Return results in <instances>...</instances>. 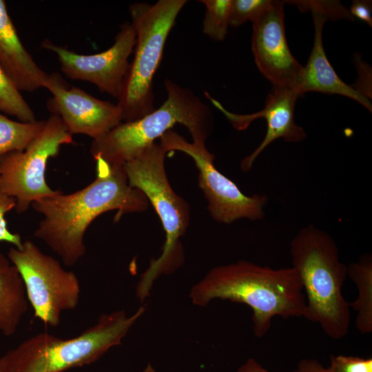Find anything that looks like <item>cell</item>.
<instances>
[{
    "label": "cell",
    "mask_w": 372,
    "mask_h": 372,
    "mask_svg": "<svg viewBox=\"0 0 372 372\" xmlns=\"http://www.w3.org/2000/svg\"><path fill=\"white\" fill-rule=\"evenodd\" d=\"M285 3L296 6L301 12L310 11L311 14L323 17L327 21H354L353 17L339 1L291 0Z\"/></svg>",
    "instance_id": "cell-22"
},
{
    "label": "cell",
    "mask_w": 372,
    "mask_h": 372,
    "mask_svg": "<svg viewBox=\"0 0 372 372\" xmlns=\"http://www.w3.org/2000/svg\"><path fill=\"white\" fill-rule=\"evenodd\" d=\"M166 154L160 143L154 142L123 165L130 186L145 195L165 232L162 254L151 260L136 285V294L141 302L149 296L156 278L162 274L173 273L184 260L180 238L189 225V207L174 192L168 181L165 168Z\"/></svg>",
    "instance_id": "cell-6"
},
{
    "label": "cell",
    "mask_w": 372,
    "mask_h": 372,
    "mask_svg": "<svg viewBox=\"0 0 372 372\" xmlns=\"http://www.w3.org/2000/svg\"><path fill=\"white\" fill-rule=\"evenodd\" d=\"M28 307L19 271L8 256L0 252V332L6 336L14 334Z\"/></svg>",
    "instance_id": "cell-17"
},
{
    "label": "cell",
    "mask_w": 372,
    "mask_h": 372,
    "mask_svg": "<svg viewBox=\"0 0 372 372\" xmlns=\"http://www.w3.org/2000/svg\"><path fill=\"white\" fill-rule=\"evenodd\" d=\"M7 256L22 278L34 317L46 326H59L62 312L79 304L81 286L76 275L30 240L23 241L21 248L10 247Z\"/></svg>",
    "instance_id": "cell-8"
},
{
    "label": "cell",
    "mask_w": 372,
    "mask_h": 372,
    "mask_svg": "<svg viewBox=\"0 0 372 372\" xmlns=\"http://www.w3.org/2000/svg\"><path fill=\"white\" fill-rule=\"evenodd\" d=\"M167 97L151 113L122 122L101 138L93 140L90 153L109 165H123L176 124L185 125L193 141H205L213 130L210 108L190 89L171 79L165 81Z\"/></svg>",
    "instance_id": "cell-4"
},
{
    "label": "cell",
    "mask_w": 372,
    "mask_h": 372,
    "mask_svg": "<svg viewBox=\"0 0 372 372\" xmlns=\"http://www.w3.org/2000/svg\"><path fill=\"white\" fill-rule=\"evenodd\" d=\"M136 32L131 22L120 26L114 44L92 54H81L46 39L41 47L56 54L63 74L72 80L94 84L100 92L118 97L134 51Z\"/></svg>",
    "instance_id": "cell-11"
},
{
    "label": "cell",
    "mask_w": 372,
    "mask_h": 372,
    "mask_svg": "<svg viewBox=\"0 0 372 372\" xmlns=\"http://www.w3.org/2000/svg\"><path fill=\"white\" fill-rule=\"evenodd\" d=\"M0 112L14 116L21 122L37 121L34 111L1 65Z\"/></svg>",
    "instance_id": "cell-20"
},
{
    "label": "cell",
    "mask_w": 372,
    "mask_h": 372,
    "mask_svg": "<svg viewBox=\"0 0 372 372\" xmlns=\"http://www.w3.org/2000/svg\"><path fill=\"white\" fill-rule=\"evenodd\" d=\"M349 12L353 18L356 17L370 27L372 26V3L369 0H355L352 2Z\"/></svg>",
    "instance_id": "cell-27"
},
{
    "label": "cell",
    "mask_w": 372,
    "mask_h": 372,
    "mask_svg": "<svg viewBox=\"0 0 372 372\" xmlns=\"http://www.w3.org/2000/svg\"><path fill=\"white\" fill-rule=\"evenodd\" d=\"M73 142L72 135L61 118L51 114L43 130L25 150L0 156L1 187L16 200L18 214L27 211L33 202L60 192L46 183L48 162L59 154L62 145Z\"/></svg>",
    "instance_id": "cell-9"
},
{
    "label": "cell",
    "mask_w": 372,
    "mask_h": 372,
    "mask_svg": "<svg viewBox=\"0 0 372 372\" xmlns=\"http://www.w3.org/2000/svg\"><path fill=\"white\" fill-rule=\"evenodd\" d=\"M284 1L273 3L253 23L251 50L256 64L272 86L294 89L303 69L286 39Z\"/></svg>",
    "instance_id": "cell-13"
},
{
    "label": "cell",
    "mask_w": 372,
    "mask_h": 372,
    "mask_svg": "<svg viewBox=\"0 0 372 372\" xmlns=\"http://www.w3.org/2000/svg\"><path fill=\"white\" fill-rule=\"evenodd\" d=\"M315 34L313 48L307 63L294 87L299 96L308 92L339 94L353 99L371 112V102L351 85L341 80L329 63L322 43V28L327 20L312 14Z\"/></svg>",
    "instance_id": "cell-16"
},
{
    "label": "cell",
    "mask_w": 372,
    "mask_h": 372,
    "mask_svg": "<svg viewBox=\"0 0 372 372\" xmlns=\"http://www.w3.org/2000/svg\"><path fill=\"white\" fill-rule=\"evenodd\" d=\"M205 94L237 130H245L257 118L265 119L267 127L264 139L258 147L241 162V169L245 172L251 168L259 154L275 140L282 138L287 142L298 143L307 136L304 129L298 125L294 120L295 105L300 96L293 88L272 86L264 108L258 112L249 114L230 112L208 92H205Z\"/></svg>",
    "instance_id": "cell-14"
},
{
    "label": "cell",
    "mask_w": 372,
    "mask_h": 372,
    "mask_svg": "<svg viewBox=\"0 0 372 372\" xmlns=\"http://www.w3.org/2000/svg\"><path fill=\"white\" fill-rule=\"evenodd\" d=\"M347 276L355 283L358 296L350 307L356 312L355 327L363 334L372 332V258L362 255L347 267Z\"/></svg>",
    "instance_id": "cell-18"
},
{
    "label": "cell",
    "mask_w": 372,
    "mask_h": 372,
    "mask_svg": "<svg viewBox=\"0 0 372 372\" xmlns=\"http://www.w3.org/2000/svg\"><path fill=\"white\" fill-rule=\"evenodd\" d=\"M0 372H7L1 357H0Z\"/></svg>",
    "instance_id": "cell-31"
},
{
    "label": "cell",
    "mask_w": 372,
    "mask_h": 372,
    "mask_svg": "<svg viewBox=\"0 0 372 372\" xmlns=\"http://www.w3.org/2000/svg\"><path fill=\"white\" fill-rule=\"evenodd\" d=\"M45 122L16 121L0 112V156L11 152L25 150L43 130Z\"/></svg>",
    "instance_id": "cell-19"
},
{
    "label": "cell",
    "mask_w": 372,
    "mask_h": 372,
    "mask_svg": "<svg viewBox=\"0 0 372 372\" xmlns=\"http://www.w3.org/2000/svg\"><path fill=\"white\" fill-rule=\"evenodd\" d=\"M328 368L331 372H372V359L345 355H331Z\"/></svg>",
    "instance_id": "cell-25"
},
{
    "label": "cell",
    "mask_w": 372,
    "mask_h": 372,
    "mask_svg": "<svg viewBox=\"0 0 372 372\" xmlns=\"http://www.w3.org/2000/svg\"><path fill=\"white\" fill-rule=\"evenodd\" d=\"M145 309L141 306L132 316L124 310L103 313L93 325L72 338L37 333L7 351L1 359L7 372H63L92 364L121 344Z\"/></svg>",
    "instance_id": "cell-5"
},
{
    "label": "cell",
    "mask_w": 372,
    "mask_h": 372,
    "mask_svg": "<svg viewBox=\"0 0 372 372\" xmlns=\"http://www.w3.org/2000/svg\"><path fill=\"white\" fill-rule=\"evenodd\" d=\"M353 61L358 71V79L354 85H351L368 99H371V68L358 54H355Z\"/></svg>",
    "instance_id": "cell-26"
},
{
    "label": "cell",
    "mask_w": 372,
    "mask_h": 372,
    "mask_svg": "<svg viewBox=\"0 0 372 372\" xmlns=\"http://www.w3.org/2000/svg\"><path fill=\"white\" fill-rule=\"evenodd\" d=\"M143 372H156V371L150 364H148Z\"/></svg>",
    "instance_id": "cell-30"
},
{
    "label": "cell",
    "mask_w": 372,
    "mask_h": 372,
    "mask_svg": "<svg viewBox=\"0 0 372 372\" xmlns=\"http://www.w3.org/2000/svg\"><path fill=\"white\" fill-rule=\"evenodd\" d=\"M0 65L21 92L45 88L49 79L22 43L4 0H0Z\"/></svg>",
    "instance_id": "cell-15"
},
{
    "label": "cell",
    "mask_w": 372,
    "mask_h": 372,
    "mask_svg": "<svg viewBox=\"0 0 372 372\" xmlns=\"http://www.w3.org/2000/svg\"><path fill=\"white\" fill-rule=\"evenodd\" d=\"M290 254L305 295L304 318L320 324L330 338L345 337L351 321L350 302L342 294L347 267L339 259L334 240L310 225L292 239Z\"/></svg>",
    "instance_id": "cell-3"
},
{
    "label": "cell",
    "mask_w": 372,
    "mask_h": 372,
    "mask_svg": "<svg viewBox=\"0 0 372 372\" xmlns=\"http://www.w3.org/2000/svg\"><path fill=\"white\" fill-rule=\"evenodd\" d=\"M292 372H331L328 367L324 366L315 359H302Z\"/></svg>",
    "instance_id": "cell-28"
},
{
    "label": "cell",
    "mask_w": 372,
    "mask_h": 372,
    "mask_svg": "<svg viewBox=\"0 0 372 372\" xmlns=\"http://www.w3.org/2000/svg\"><path fill=\"white\" fill-rule=\"evenodd\" d=\"M272 0H231L230 26L238 27L253 22L273 3Z\"/></svg>",
    "instance_id": "cell-23"
},
{
    "label": "cell",
    "mask_w": 372,
    "mask_h": 372,
    "mask_svg": "<svg viewBox=\"0 0 372 372\" xmlns=\"http://www.w3.org/2000/svg\"><path fill=\"white\" fill-rule=\"evenodd\" d=\"M189 297L200 307L215 299L247 304L258 338L266 335L274 317H304L306 310L301 280L293 267L273 269L247 260L211 269L192 287Z\"/></svg>",
    "instance_id": "cell-2"
},
{
    "label": "cell",
    "mask_w": 372,
    "mask_h": 372,
    "mask_svg": "<svg viewBox=\"0 0 372 372\" xmlns=\"http://www.w3.org/2000/svg\"><path fill=\"white\" fill-rule=\"evenodd\" d=\"M231 0H202L206 10L203 32L213 40L220 41L226 37L230 26Z\"/></svg>",
    "instance_id": "cell-21"
},
{
    "label": "cell",
    "mask_w": 372,
    "mask_h": 372,
    "mask_svg": "<svg viewBox=\"0 0 372 372\" xmlns=\"http://www.w3.org/2000/svg\"><path fill=\"white\" fill-rule=\"evenodd\" d=\"M186 0H159L129 6L136 32L134 57L123 80L117 105L123 122L142 118L155 110L153 79L163 57L167 37Z\"/></svg>",
    "instance_id": "cell-7"
},
{
    "label": "cell",
    "mask_w": 372,
    "mask_h": 372,
    "mask_svg": "<svg viewBox=\"0 0 372 372\" xmlns=\"http://www.w3.org/2000/svg\"><path fill=\"white\" fill-rule=\"evenodd\" d=\"M45 88L52 96L48 108L61 118L72 135L83 134L96 140L123 122L117 104L70 87L59 73L50 74Z\"/></svg>",
    "instance_id": "cell-12"
},
{
    "label": "cell",
    "mask_w": 372,
    "mask_h": 372,
    "mask_svg": "<svg viewBox=\"0 0 372 372\" xmlns=\"http://www.w3.org/2000/svg\"><path fill=\"white\" fill-rule=\"evenodd\" d=\"M94 161L96 178L87 186L68 194L60 191L31 205L43 216L34 237L59 255L66 266H74L85 255V234L99 216L116 210L118 219L124 214L148 208L145 195L130 186L123 165Z\"/></svg>",
    "instance_id": "cell-1"
},
{
    "label": "cell",
    "mask_w": 372,
    "mask_h": 372,
    "mask_svg": "<svg viewBox=\"0 0 372 372\" xmlns=\"http://www.w3.org/2000/svg\"><path fill=\"white\" fill-rule=\"evenodd\" d=\"M15 207L16 200L3 191L0 183V242H8L13 247L21 248L23 243L21 236L10 231L6 220V214Z\"/></svg>",
    "instance_id": "cell-24"
},
{
    "label": "cell",
    "mask_w": 372,
    "mask_h": 372,
    "mask_svg": "<svg viewBox=\"0 0 372 372\" xmlns=\"http://www.w3.org/2000/svg\"><path fill=\"white\" fill-rule=\"evenodd\" d=\"M237 372H270L254 358H249L237 370Z\"/></svg>",
    "instance_id": "cell-29"
},
{
    "label": "cell",
    "mask_w": 372,
    "mask_h": 372,
    "mask_svg": "<svg viewBox=\"0 0 372 372\" xmlns=\"http://www.w3.org/2000/svg\"><path fill=\"white\" fill-rule=\"evenodd\" d=\"M159 143L167 152L180 151L193 158L199 172L198 186L207 200L208 210L214 220L229 224L240 218L258 220L264 217L267 196L244 194L216 168L215 156L207 149L205 143H189L169 130L160 138Z\"/></svg>",
    "instance_id": "cell-10"
}]
</instances>
